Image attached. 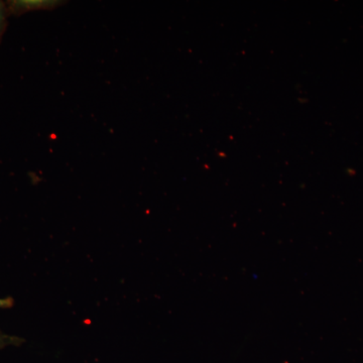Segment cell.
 <instances>
[{
    "mask_svg": "<svg viewBox=\"0 0 363 363\" xmlns=\"http://www.w3.org/2000/svg\"><path fill=\"white\" fill-rule=\"evenodd\" d=\"M13 306V300L11 298H0V308H9Z\"/></svg>",
    "mask_w": 363,
    "mask_h": 363,
    "instance_id": "3957f363",
    "label": "cell"
},
{
    "mask_svg": "<svg viewBox=\"0 0 363 363\" xmlns=\"http://www.w3.org/2000/svg\"><path fill=\"white\" fill-rule=\"evenodd\" d=\"M16 339L11 337V336L2 335L0 334V348L4 347L6 345H11L13 344Z\"/></svg>",
    "mask_w": 363,
    "mask_h": 363,
    "instance_id": "7a4b0ae2",
    "label": "cell"
},
{
    "mask_svg": "<svg viewBox=\"0 0 363 363\" xmlns=\"http://www.w3.org/2000/svg\"><path fill=\"white\" fill-rule=\"evenodd\" d=\"M7 25V6L0 1V40L4 35Z\"/></svg>",
    "mask_w": 363,
    "mask_h": 363,
    "instance_id": "6da1fadb",
    "label": "cell"
}]
</instances>
